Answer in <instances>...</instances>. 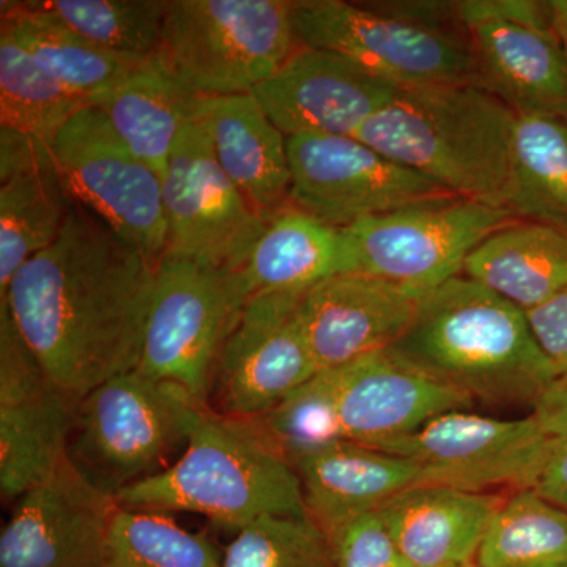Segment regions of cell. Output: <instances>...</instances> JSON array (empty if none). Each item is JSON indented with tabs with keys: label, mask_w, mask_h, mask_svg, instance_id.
Wrapping results in <instances>:
<instances>
[{
	"label": "cell",
	"mask_w": 567,
	"mask_h": 567,
	"mask_svg": "<svg viewBox=\"0 0 567 567\" xmlns=\"http://www.w3.org/2000/svg\"><path fill=\"white\" fill-rule=\"evenodd\" d=\"M516 221L506 208L447 196L364 219L346 230L358 274L424 297L464 274L470 254Z\"/></svg>",
	"instance_id": "9"
},
{
	"label": "cell",
	"mask_w": 567,
	"mask_h": 567,
	"mask_svg": "<svg viewBox=\"0 0 567 567\" xmlns=\"http://www.w3.org/2000/svg\"><path fill=\"white\" fill-rule=\"evenodd\" d=\"M80 402L48 379L9 309L0 308V492L17 502L66 461Z\"/></svg>",
	"instance_id": "14"
},
{
	"label": "cell",
	"mask_w": 567,
	"mask_h": 567,
	"mask_svg": "<svg viewBox=\"0 0 567 567\" xmlns=\"http://www.w3.org/2000/svg\"><path fill=\"white\" fill-rule=\"evenodd\" d=\"M238 274L249 297L282 290L305 292L331 276L358 274V264L346 229L287 205L271 216Z\"/></svg>",
	"instance_id": "24"
},
{
	"label": "cell",
	"mask_w": 567,
	"mask_h": 567,
	"mask_svg": "<svg viewBox=\"0 0 567 567\" xmlns=\"http://www.w3.org/2000/svg\"><path fill=\"white\" fill-rule=\"evenodd\" d=\"M289 0H167L159 63L203 96L252 93L300 48Z\"/></svg>",
	"instance_id": "5"
},
{
	"label": "cell",
	"mask_w": 567,
	"mask_h": 567,
	"mask_svg": "<svg viewBox=\"0 0 567 567\" xmlns=\"http://www.w3.org/2000/svg\"><path fill=\"white\" fill-rule=\"evenodd\" d=\"M305 292H259L248 298L216 365V412L264 415L319 372L298 317Z\"/></svg>",
	"instance_id": "15"
},
{
	"label": "cell",
	"mask_w": 567,
	"mask_h": 567,
	"mask_svg": "<svg viewBox=\"0 0 567 567\" xmlns=\"http://www.w3.org/2000/svg\"><path fill=\"white\" fill-rule=\"evenodd\" d=\"M114 499L121 509L199 514L235 533L265 516H308L292 462L257 421L197 399L183 456Z\"/></svg>",
	"instance_id": "2"
},
{
	"label": "cell",
	"mask_w": 567,
	"mask_h": 567,
	"mask_svg": "<svg viewBox=\"0 0 567 567\" xmlns=\"http://www.w3.org/2000/svg\"><path fill=\"white\" fill-rule=\"evenodd\" d=\"M254 420L290 462L342 442L333 371H319L282 402Z\"/></svg>",
	"instance_id": "35"
},
{
	"label": "cell",
	"mask_w": 567,
	"mask_h": 567,
	"mask_svg": "<svg viewBox=\"0 0 567 567\" xmlns=\"http://www.w3.org/2000/svg\"><path fill=\"white\" fill-rule=\"evenodd\" d=\"M292 465L308 516L328 537L424 483L423 470L410 458L349 440L306 454Z\"/></svg>",
	"instance_id": "20"
},
{
	"label": "cell",
	"mask_w": 567,
	"mask_h": 567,
	"mask_svg": "<svg viewBox=\"0 0 567 567\" xmlns=\"http://www.w3.org/2000/svg\"><path fill=\"white\" fill-rule=\"evenodd\" d=\"M223 567H336L330 537L309 516H265L235 533Z\"/></svg>",
	"instance_id": "34"
},
{
	"label": "cell",
	"mask_w": 567,
	"mask_h": 567,
	"mask_svg": "<svg viewBox=\"0 0 567 567\" xmlns=\"http://www.w3.org/2000/svg\"><path fill=\"white\" fill-rule=\"evenodd\" d=\"M514 123L481 85L399 89L353 137L454 196L506 208Z\"/></svg>",
	"instance_id": "4"
},
{
	"label": "cell",
	"mask_w": 567,
	"mask_h": 567,
	"mask_svg": "<svg viewBox=\"0 0 567 567\" xmlns=\"http://www.w3.org/2000/svg\"><path fill=\"white\" fill-rule=\"evenodd\" d=\"M156 265L73 203L58 240L22 265L0 308L9 309L48 379L80 402L136 371Z\"/></svg>",
	"instance_id": "1"
},
{
	"label": "cell",
	"mask_w": 567,
	"mask_h": 567,
	"mask_svg": "<svg viewBox=\"0 0 567 567\" xmlns=\"http://www.w3.org/2000/svg\"><path fill=\"white\" fill-rule=\"evenodd\" d=\"M391 349L487 405L533 409L558 382L527 312L466 276L424 295L415 323Z\"/></svg>",
	"instance_id": "3"
},
{
	"label": "cell",
	"mask_w": 567,
	"mask_h": 567,
	"mask_svg": "<svg viewBox=\"0 0 567 567\" xmlns=\"http://www.w3.org/2000/svg\"><path fill=\"white\" fill-rule=\"evenodd\" d=\"M200 99L153 58L93 106L106 115L130 151L163 178L175 142L197 121Z\"/></svg>",
	"instance_id": "26"
},
{
	"label": "cell",
	"mask_w": 567,
	"mask_h": 567,
	"mask_svg": "<svg viewBox=\"0 0 567 567\" xmlns=\"http://www.w3.org/2000/svg\"><path fill=\"white\" fill-rule=\"evenodd\" d=\"M551 33L567 62V0H550Z\"/></svg>",
	"instance_id": "41"
},
{
	"label": "cell",
	"mask_w": 567,
	"mask_h": 567,
	"mask_svg": "<svg viewBox=\"0 0 567 567\" xmlns=\"http://www.w3.org/2000/svg\"><path fill=\"white\" fill-rule=\"evenodd\" d=\"M196 122L224 173L257 212L271 218L290 205L287 137L254 93L203 96Z\"/></svg>",
	"instance_id": "22"
},
{
	"label": "cell",
	"mask_w": 567,
	"mask_h": 567,
	"mask_svg": "<svg viewBox=\"0 0 567 567\" xmlns=\"http://www.w3.org/2000/svg\"><path fill=\"white\" fill-rule=\"evenodd\" d=\"M95 47L145 62L162 43L167 0H33Z\"/></svg>",
	"instance_id": "32"
},
{
	"label": "cell",
	"mask_w": 567,
	"mask_h": 567,
	"mask_svg": "<svg viewBox=\"0 0 567 567\" xmlns=\"http://www.w3.org/2000/svg\"><path fill=\"white\" fill-rule=\"evenodd\" d=\"M164 254L224 274L244 270L271 218L246 200L216 159L199 122L183 130L163 178Z\"/></svg>",
	"instance_id": "11"
},
{
	"label": "cell",
	"mask_w": 567,
	"mask_h": 567,
	"mask_svg": "<svg viewBox=\"0 0 567 567\" xmlns=\"http://www.w3.org/2000/svg\"><path fill=\"white\" fill-rule=\"evenodd\" d=\"M477 567H567V513L537 494L518 488L492 517Z\"/></svg>",
	"instance_id": "31"
},
{
	"label": "cell",
	"mask_w": 567,
	"mask_h": 567,
	"mask_svg": "<svg viewBox=\"0 0 567 567\" xmlns=\"http://www.w3.org/2000/svg\"><path fill=\"white\" fill-rule=\"evenodd\" d=\"M330 543L336 567H412L379 511L338 529Z\"/></svg>",
	"instance_id": "36"
},
{
	"label": "cell",
	"mask_w": 567,
	"mask_h": 567,
	"mask_svg": "<svg viewBox=\"0 0 567 567\" xmlns=\"http://www.w3.org/2000/svg\"><path fill=\"white\" fill-rule=\"evenodd\" d=\"M527 319L537 344L557 371L558 380L567 379V289L527 311Z\"/></svg>",
	"instance_id": "38"
},
{
	"label": "cell",
	"mask_w": 567,
	"mask_h": 567,
	"mask_svg": "<svg viewBox=\"0 0 567 567\" xmlns=\"http://www.w3.org/2000/svg\"><path fill=\"white\" fill-rule=\"evenodd\" d=\"M87 106V100L70 91L0 29V130L51 151L63 126Z\"/></svg>",
	"instance_id": "30"
},
{
	"label": "cell",
	"mask_w": 567,
	"mask_h": 567,
	"mask_svg": "<svg viewBox=\"0 0 567 567\" xmlns=\"http://www.w3.org/2000/svg\"><path fill=\"white\" fill-rule=\"evenodd\" d=\"M117 511L69 458L17 499L0 533V567H106Z\"/></svg>",
	"instance_id": "16"
},
{
	"label": "cell",
	"mask_w": 567,
	"mask_h": 567,
	"mask_svg": "<svg viewBox=\"0 0 567 567\" xmlns=\"http://www.w3.org/2000/svg\"><path fill=\"white\" fill-rule=\"evenodd\" d=\"M293 25L300 47L344 55L401 91L481 85L470 43L377 7L301 0L295 2Z\"/></svg>",
	"instance_id": "8"
},
{
	"label": "cell",
	"mask_w": 567,
	"mask_h": 567,
	"mask_svg": "<svg viewBox=\"0 0 567 567\" xmlns=\"http://www.w3.org/2000/svg\"><path fill=\"white\" fill-rule=\"evenodd\" d=\"M194 399L137 371L114 377L78 404L70 461L115 496L166 468V458L188 439Z\"/></svg>",
	"instance_id": "6"
},
{
	"label": "cell",
	"mask_w": 567,
	"mask_h": 567,
	"mask_svg": "<svg viewBox=\"0 0 567 567\" xmlns=\"http://www.w3.org/2000/svg\"><path fill=\"white\" fill-rule=\"evenodd\" d=\"M567 513V434L550 435L532 487Z\"/></svg>",
	"instance_id": "39"
},
{
	"label": "cell",
	"mask_w": 567,
	"mask_h": 567,
	"mask_svg": "<svg viewBox=\"0 0 567 567\" xmlns=\"http://www.w3.org/2000/svg\"><path fill=\"white\" fill-rule=\"evenodd\" d=\"M0 29L63 85L93 104L122 84L142 63L95 47L31 2H2Z\"/></svg>",
	"instance_id": "27"
},
{
	"label": "cell",
	"mask_w": 567,
	"mask_h": 567,
	"mask_svg": "<svg viewBox=\"0 0 567 567\" xmlns=\"http://www.w3.org/2000/svg\"><path fill=\"white\" fill-rule=\"evenodd\" d=\"M106 567H223L210 540L186 532L167 514L118 507Z\"/></svg>",
	"instance_id": "33"
},
{
	"label": "cell",
	"mask_w": 567,
	"mask_h": 567,
	"mask_svg": "<svg viewBox=\"0 0 567 567\" xmlns=\"http://www.w3.org/2000/svg\"><path fill=\"white\" fill-rule=\"evenodd\" d=\"M503 499L491 492L416 484L379 513L410 566L450 567L475 563Z\"/></svg>",
	"instance_id": "21"
},
{
	"label": "cell",
	"mask_w": 567,
	"mask_h": 567,
	"mask_svg": "<svg viewBox=\"0 0 567 567\" xmlns=\"http://www.w3.org/2000/svg\"><path fill=\"white\" fill-rule=\"evenodd\" d=\"M464 276L532 311L567 289V233L518 219L470 254Z\"/></svg>",
	"instance_id": "25"
},
{
	"label": "cell",
	"mask_w": 567,
	"mask_h": 567,
	"mask_svg": "<svg viewBox=\"0 0 567 567\" xmlns=\"http://www.w3.org/2000/svg\"><path fill=\"white\" fill-rule=\"evenodd\" d=\"M398 91L344 55L300 47L252 93L290 137L354 136Z\"/></svg>",
	"instance_id": "17"
},
{
	"label": "cell",
	"mask_w": 567,
	"mask_h": 567,
	"mask_svg": "<svg viewBox=\"0 0 567 567\" xmlns=\"http://www.w3.org/2000/svg\"><path fill=\"white\" fill-rule=\"evenodd\" d=\"M450 567H477L475 563H466V565H457V566H450Z\"/></svg>",
	"instance_id": "42"
},
{
	"label": "cell",
	"mask_w": 567,
	"mask_h": 567,
	"mask_svg": "<svg viewBox=\"0 0 567 567\" xmlns=\"http://www.w3.org/2000/svg\"><path fill=\"white\" fill-rule=\"evenodd\" d=\"M550 435L533 415L503 420L453 410L398 439L377 445L421 466L423 484L470 492L529 488L546 456Z\"/></svg>",
	"instance_id": "13"
},
{
	"label": "cell",
	"mask_w": 567,
	"mask_h": 567,
	"mask_svg": "<svg viewBox=\"0 0 567 567\" xmlns=\"http://www.w3.org/2000/svg\"><path fill=\"white\" fill-rule=\"evenodd\" d=\"M0 185V300L22 265L50 248L71 204L54 163L29 167Z\"/></svg>",
	"instance_id": "29"
},
{
	"label": "cell",
	"mask_w": 567,
	"mask_h": 567,
	"mask_svg": "<svg viewBox=\"0 0 567 567\" xmlns=\"http://www.w3.org/2000/svg\"><path fill=\"white\" fill-rule=\"evenodd\" d=\"M421 300L365 274L331 276L306 290L298 317L319 371L398 344L415 323Z\"/></svg>",
	"instance_id": "18"
},
{
	"label": "cell",
	"mask_w": 567,
	"mask_h": 567,
	"mask_svg": "<svg viewBox=\"0 0 567 567\" xmlns=\"http://www.w3.org/2000/svg\"><path fill=\"white\" fill-rule=\"evenodd\" d=\"M248 298L240 274L164 254L136 371L208 402L223 347Z\"/></svg>",
	"instance_id": "7"
},
{
	"label": "cell",
	"mask_w": 567,
	"mask_h": 567,
	"mask_svg": "<svg viewBox=\"0 0 567 567\" xmlns=\"http://www.w3.org/2000/svg\"><path fill=\"white\" fill-rule=\"evenodd\" d=\"M331 371L342 434L365 446L410 434L432 417L476 404L464 391L409 363L393 349Z\"/></svg>",
	"instance_id": "19"
},
{
	"label": "cell",
	"mask_w": 567,
	"mask_h": 567,
	"mask_svg": "<svg viewBox=\"0 0 567 567\" xmlns=\"http://www.w3.org/2000/svg\"><path fill=\"white\" fill-rule=\"evenodd\" d=\"M506 208L567 233V118L516 115Z\"/></svg>",
	"instance_id": "28"
},
{
	"label": "cell",
	"mask_w": 567,
	"mask_h": 567,
	"mask_svg": "<svg viewBox=\"0 0 567 567\" xmlns=\"http://www.w3.org/2000/svg\"><path fill=\"white\" fill-rule=\"evenodd\" d=\"M456 18L464 24L505 22L551 33L550 2L537 0H464L454 3ZM554 35V33H551Z\"/></svg>",
	"instance_id": "37"
},
{
	"label": "cell",
	"mask_w": 567,
	"mask_h": 567,
	"mask_svg": "<svg viewBox=\"0 0 567 567\" xmlns=\"http://www.w3.org/2000/svg\"><path fill=\"white\" fill-rule=\"evenodd\" d=\"M532 415L548 435L567 434V379H559L536 402Z\"/></svg>",
	"instance_id": "40"
},
{
	"label": "cell",
	"mask_w": 567,
	"mask_h": 567,
	"mask_svg": "<svg viewBox=\"0 0 567 567\" xmlns=\"http://www.w3.org/2000/svg\"><path fill=\"white\" fill-rule=\"evenodd\" d=\"M52 163L74 204L156 264L167 249L162 175L114 132L99 107H84L55 137Z\"/></svg>",
	"instance_id": "10"
},
{
	"label": "cell",
	"mask_w": 567,
	"mask_h": 567,
	"mask_svg": "<svg viewBox=\"0 0 567 567\" xmlns=\"http://www.w3.org/2000/svg\"><path fill=\"white\" fill-rule=\"evenodd\" d=\"M465 29L484 89L516 115L567 118V62L551 33L505 22Z\"/></svg>",
	"instance_id": "23"
},
{
	"label": "cell",
	"mask_w": 567,
	"mask_h": 567,
	"mask_svg": "<svg viewBox=\"0 0 567 567\" xmlns=\"http://www.w3.org/2000/svg\"><path fill=\"white\" fill-rule=\"evenodd\" d=\"M287 155L290 205L339 229L454 196L353 136H290Z\"/></svg>",
	"instance_id": "12"
}]
</instances>
